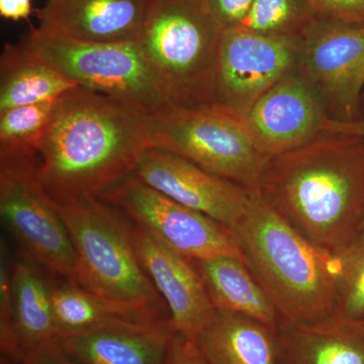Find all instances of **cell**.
I'll list each match as a JSON object with an SVG mask.
<instances>
[{"label":"cell","mask_w":364,"mask_h":364,"mask_svg":"<svg viewBox=\"0 0 364 364\" xmlns=\"http://www.w3.org/2000/svg\"><path fill=\"white\" fill-rule=\"evenodd\" d=\"M151 117L80 86L62 95L38 155L46 191L57 203L76 202L134 176L150 147Z\"/></svg>","instance_id":"1"},{"label":"cell","mask_w":364,"mask_h":364,"mask_svg":"<svg viewBox=\"0 0 364 364\" xmlns=\"http://www.w3.org/2000/svg\"><path fill=\"white\" fill-rule=\"evenodd\" d=\"M256 189L318 248L342 252L363 234L364 138L325 132L274 155Z\"/></svg>","instance_id":"2"},{"label":"cell","mask_w":364,"mask_h":364,"mask_svg":"<svg viewBox=\"0 0 364 364\" xmlns=\"http://www.w3.org/2000/svg\"><path fill=\"white\" fill-rule=\"evenodd\" d=\"M246 264L272 299L279 323L311 324L333 317L336 254L318 248L251 189L230 227Z\"/></svg>","instance_id":"3"},{"label":"cell","mask_w":364,"mask_h":364,"mask_svg":"<svg viewBox=\"0 0 364 364\" xmlns=\"http://www.w3.org/2000/svg\"><path fill=\"white\" fill-rule=\"evenodd\" d=\"M57 205L75 250L73 282L129 320L166 321L160 318L162 299L139 259L131 228L109 203L88 198Z\"/></svg>","instance_id":"4"},{"label":"cell","mask_w":364,"mask_h":364,"mask_svg":"<svg viewBox=\"0 0 364 364\" xmlns=\"http://www.w3.org/2000/svg\"><path fill=\"white\" fill-rule=\"evenodd\" d=\"M222 33L200 0H151L139 43L176 105H215Z\"/></svg>","instance_id":"5"},{"label":"cell","mask_w":364,"mask_h":364,"mask_svg":"<svg viewBox=\"0 0 364 364\" xmlns=\"http://www.w3.org/2000/svg\"><path fill=\"white\" fill-rule=\"evenodd\" d=\"M23 42L80 87L121 100L150 116L176 105L139 42L90 43L33 28Z\"/></svg>","instance_id":"6"},{"label":"cell","mask_w":364,"mask_h":364,"mask_svg":"<svg viewBox=\"0 0 364 364\" xmlns=\"http://www.w3.org/2000/svg\"><path fill=\"white\" fill-rule=\"evenodd\" d=\"M149 142L247 189L257 188L270 158L258 149L243 116L218 105H173L151 117Z\"/></svg>","instance_id":"7"},{"label":"cell","mask_w":364,"mask_h":364,"mask_svg":"<svg viewBox=\"0 0 364 364\" xmlns=\"http://www.w3.org/2000/svg\"><path fill=\"white\" fill-rule=\"evenodd\" d=\"M0 217L28 259L73 282L75 250L36 157L0 159Z\"/></svg>","instance_id":"8"},{"label":"cell","mask_w":364,"mask_h":364,"mask_svg":"<svg viewBox=\"0 0 364 364\" xmlns=\"http://www.w3.org/2000/svg\"><path fill=\"white\" fill-rule=\"evenodd\" d=\"M100 198L123 210L158 241L189 260L223 255L243 258L229 228L174 202L135 176L119 182Z\"/></svg>","instance_id":"9"},{"label":"cell","mask_w":364,"mask_h":364,"mask_svg":"<svg viewBox=\"0 0 364 364\" xmlns=\"http://www.w3.org/2000/svg\"><path fill=\"white\" fill-rule=\"evenodd\" d=\"M299 69L322 95L329 119L363 117L364 23L316 21L301 36Z\"/></svg>","instance_id":"10"},{"label":"cell","mask_w":364,"mask_h":364,"mask_svg":"<svg viewBox=\"0 0 364 364\" xmlns=\"http://www.w3.org/2000/svg\"><path fill=\"white\" fill-rule=\"evenodd\" d=\"M301 37L223 32L215 105L244 114L277 81L299 68Z\"/></svg>","instance_id":"11"},{"label":"cell","mask_w":364,"mask_h":364,"mask_svg":"<svg viewBox=\"0 0 364 364\" xmlns=\"http://www.w3.org/2000/svg\"><path fill=\"white\" fill-rule=\"evenodd\" d=\"M242 116L258 149L268 157L317 138L329 119L322 95L299 68L265 91Z\"/></svg>","instance_id":"12"},{"label":"cell","mask_w":364,"mask_h":364,"mask_svg":"<svg viewBox=\"0 0 364 364\" xmlns=\"http://www.w3.org/2000/svg\"><path fill=\"white\" fill-rule=\"evenodd\" d=\"M134 176L174 202L229 229L243 213L251 191L155 147L145 150Z\"/></svg>","instance_id":"13"},{"label":"cell","mask_w":364,"mask_h":364,"mask_svg":"<svg viewBox=\"0 0 364 364\" xmlns=\"http://www.w3.org/2000/svg\"><path fill=\"white\" fill-rule=\"evenodd\" d=\"M131 232L139 259L168 308L172 331L195 340L215 311L195 263L139 225Z\"/></svg>","instance_id":"14"},{"label":"cell","mask_w":364,"mask_h":364,"mask_svg":"<svg viewBox=\"0 0 364 364\" xmlns=\"http://www.w3.org/2000/svg\"><path fill=\"white\" fill-rule=\"evenodd\" d=\"M151 0H48L39 28L90 43L139 42Z\"/></svg>","instance_id":"15"},{"label":"cell","mask_w":364,"mask_h":364,"mask_svg":"<svg viewBox=\"0 0 364 364\" xmlns=\"http://www.w3.org/2000/svg\"><path fill=\"white\" fill-rule=\"evenodd\" d=\"M172 335L169 320L149 324L117 318L57 342L82 364H165Z\"/></svg>","instance_id":"16"},{"label":"cell","mask_w":364,"mask_h":364,"mask_svg":"<svg viewBox=\"0 0 364 364\" xmlns=\"http://www.w3.org/2000/svg\"><path fill=\"white\" fill-rule=\"evenodd\" d=\"M279 364H364V330L359 323L330 317L311 324L279 323Z\"/></svg>","instance_id":"17"},{"label":"cell","mask_w":364,"mask_h":364,"mask_svg":"<svg viewBox=\"0 0 364 364\" xmlns=\"http://www.w3.org/2000/svg\"><path fill=\"white\" fill-rule=\"evenodd\" d=\"M208 364H279L277 328L215 310L195 339Z\"/></svg>","instance_id":"18"},{"label":"cell","mask_w":364,"mask_h":364,"mask_svg":"<svg viewBox=\"0 0 364 364\" xmlns=\"http://www.w3.org/2000/svg\"><path fill=\"white\" fill-rule=\"evenodd\" d=\"M193 262L215 310L240 314L277 328L279 313L243 258L223 255Z\"/></svg>","instance_id":"19"},{"label":"cell","mask_w":364,"mask_h":364,"mask_svg":"<svg viewBox=\"0 0 364 364\" xmlns=\"http://www.w3.org/2000/svg\"><path fill=\"white\" fill-rule=\"evenodd\" d=\"M77 86L25 42L4 46L0 57V112L56 102Z\"/></svg>","instance_id":"20"},{"label":"cell","mask_w":364,"mask_h":364,"mask_svg":"<svg viewBox=\"0 0 364 364\" xmlns=\"http://www.w3.org/2000/svg\"><path fill=\"white\" fill-rule=\"evenodd\" d=\"M51 286L30 260L16 261L13 272V328L23 358L58 339Z\"/></svg>","instance_id":"21"},{"label":"cell","mask_w":364,"mask_h":364,"mask_svg":"<svg viewBox=\"0 0 364 364\" xmlns=\"http://www.w3.org/2000/svg\"><path fill=\"white\" fill-rule=\"evenodd\" d=\"M56 102L23 105L0 112V159L39 155Z\"/></svg>","instance_id":"22"},{"label":"cell","mask_w":364,"mask_h":364,"mask_svg":"<svg viewBox=\"0 0 364 364\" xmlns=\"http://www.w3.org/2000/svg\"><path fill=\"white\" fill-rule=\"evenodd\" d=\"M51 298L58 338L95 329L117 318H126L74 282L51 287Z\"/></svg>","instance_id":"23"},{"label":"cell","mask_w":364,"mask_h":364,"mask_svg":"<svg viewBox=\"0 0 364 364\" xmlns=\"http://www.w3.org/2000/svg\"><path fill=\"white\" fill-rule=\"evenodd\" d=\"M317 20L309 0H255L238 28L260 35L301 37Z\"/></svg>","instance_id":"24"},{"label":"cell","mask_w":364,"mask_h":364,"mask_svg":"<svg viewBox=\"0 0 364 364\" xmlns=\"http://www.w3.org/2000/svg\"><path fill=\"white\" fill-rule=\"evenodd\" d=\"M337 256L335 317L351 323L364 321V235Z\"/></svg>","instance_id":"25"},{"label":"cell","mask_w":364,"mask_h":364,"mask_svg":"<svg viewBox=\"0 0 364 364\" xmlns=\"http://www.w3.org/2000/svg\"><path fill=\"white\" fill-rule=\"evenodd\" d=\"M14 261L6 242H0V341L1 350L14 360L21 363L23 354L16 343L13 328Z\"/></svg>","instance_id":"26"},{"label":"cell","mask_w":364,"mask_h":364,"mask_svg":"<svg viewBox=\"0 0 364 364\" xmlns=\"http://www.w3.org/2000/svg\"><path fill=\"white\" fill-rule=\"evenodd\" d=\"M318 20L364 23V0H309Z\"/></svg>","instance_id":"27"},{"label":"cell","mask_w":364,"mask_h":364,"mask_svg":"<svg viewBox=\"0 0 364 364\" xmlns=\"http://www.w3.org/2000/svg\"><path fill=\"white\" fill-rule=\"evenodd\" d=\"M255 0H200L222 32L241 26Z\"/></svg>","instance_id":"28"},{"label":"cell","mask_w":364,"mask_h":364,"mask_svg":"<svg viewBox=\"0 0 364 364\" xmlns=\"http://www.w3.org/2000/svg\"><path fill=\"white\" fill-rule=\"evenodd\" d=\"M165 364H208L195 340L173 333Z\"/></svg>","instance_id":"29"},{"label":"cell","mask_w":364,"mask_h":364,"mask_svg":"<svg viewBox=\"0 0 364 364\" xmlns=\"http://www.w3.org/2000/svg\"><path fill=\"white\" fill-rule=\"evenodd\" d=\"M26 359L28 364H82L62 350L57 340L36 349Z\"/></svg>","instance_id":"30"},{"label":"cell","mask_w":364,"mask_h":364,"mask_svg":"<svg viewBox=\"0 0 364 364\" xmlns=\"http://www.w3.org/2000/svg\"><path fill=\"white\" fill-rule=\"evenodd\" d=\"M32 11L31 0H0V16L6 20H28Z\"/></svg>","instance_id":"31"},{"label":"cell","mask_w":364,"mask_h":364,"mask_svg":"<svg viewBox=\"0 0 364 364\" xmlns=\"http://www.w3.org/2000/svg\"><path fill=\"white\" fill-rule=\"evenodd\" d=\"M326 133H343L358 135L364 138V116L358 121L337 122L328 119L325 124Z\"/></svg>","instance_id":"32"},{"label":"cell","mask_w":364,"mask_h":364,"mask_svg":"<svg viewBox=\"0 0 364 364\" xmlns=\"http://www.w3.org/2000/svg\"><path fill=\"white\" fill-rule=\"evenodd\" d=\"M18 364H28V360H26V359H25V360L21 361V363H18Z\"/></svg>","instance_id":"33"},{"label":"cell","mask_w":364,"mask_h":364,"mask_svg":"<svg viewBox=\"0 0 364 364\" xmlns=\"http://www.w3.org/2000/svg\"><path fill=\"white\" fill-rule=\"evenodd\" d=\"M359 324H360L361 326H363V330H364V321H363V322L359 323Z\"/></svg>","instance_id":"34"},{"label":"cell","mask_w":364,"mask_h":364,"mask_svg":"<svg viewBox=\"0 0 364 364\" xmlns=\"http://www.w3.org/2000/svg\"><path fill=\"white\" fill-rule=\"evenodd\" d=\"M361 235H364V224H363V234H361Z\"/></svg>","instance_id":"35"}]
</instances>
